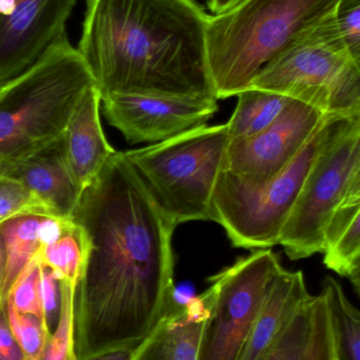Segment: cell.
Listing matches in <instances>:
<instances>
[{"label": "cell", "mask_w": 360, "mask_h": 360, "mask_svg": "<svg viewBox=\"0 0 360 360\" xmlns=\"http://www.w3.org/2000/svg\"><path fill=\"white\" fill-rule=\"evenodd\" d=\"M71 220L86 241L73 300L76 357L135 350L177 304V226L118 151L85 188Z\"/></svg>", "instance_id": "1"}, {"label": "cell", "mask_w": 360, "mask_h": 360, "mask_svg": "<svg viewBox=\"0 0 360 360\" xmlns=\"http://www.w3.org/2000/svg\"><path fill=\"white\" fill-rule=\"evenodd\" d=\"M209 17L194 0H87L76 49L101 99H217L207 61Z\"/></svg>", "instance_id": "2"}, {"label": "cell", "mask_w": 360, "mask_h": 360, "mask_svg": "<svg viewBox=\"0 0 360 360\" xmlns=\"http://www.w3.org/2000/svg\"><path fill=\"white\" fill-rule=\"evenodd\" d=\"M340 0H242L209 17L206 48L216 98L247 90L296 37L335 13Z\"/></svg>", "instance_id": "3"}, {"label": "cell", "mask_w": 360, "mask_h": 360, "mask_svg": "<svg viewBox=\"0 0 360 360\" xmlns=\"http://www.w3.org/2000/svg\"><path fill=\"white\" fill-rule=\"evenodd\" d=\"M93 84L94 78L68 38L0 86V162L61 139L74 108Z\"/></svg>", "instance_id": "4"}, {"label": "cell", "mask_w": 360, "mask_h": 360, "mask_svg": "<svg viewBox=\"0 0 360 360\" xmlns=\"http://www.w3.org/2000/svg\"><path fill=\"white\" fill-rule=\"evenodd\" d=\"M249 89L302 101L328 118L360 116V63L349 52L335 13L271 59Z\"/></svg>", "instance_id": "5"}, {"label": "cell", "mask_w": 360, "mask_h": 360, "mask_svg": "<svg viewBox=\"0 0 360 360\" xmlns=\"http://www.w3.org/2000/svg\"><path fill=\"white\" fill-rule=\"evenodd\" d=\"M230 141L228 124H203L124 153L154 202L178 226L211 220V199Z\"/></svg>", "instance_id": "6"}, {"label": "cell", "mask_w": 360, "mask_h": 360, "mask_svg": "<svg viewBox=\"0 0 360 360\" xmlns=\"http://www.w3.org/2000/svg\"><path fill=\"white\" fill-rule=\"evenodd\" d=\"M330 120L274 179L254 184L228 171L220 173L211 199V221L225 230L232 245L261 250L278 245L304 180L327 139Z\"/></svg>", "instance_id": "7"}, {"label": "cell", "mask_w": 360, "mask_h": 360, "mask_svg": "<svg viewBox=\"0 0 360 360\" xmlns=\"http://www.w3.org/2000/svg\"><path fill=\"white\" fill-rule=\"evenodd\" d=\"M360 191V116L331 118L329 133L278 245L291 260L323 253L325 229L347 197Z\"/></svg>", "instance_id": "8"}, {"label": "cell", "mask_w": 360, "mask_h": 360, "mask_svg": "<svg viewBox=\"0 0 360 360\" xmlns=\"http://www.w3.org/2000/svg\"><path fill=\"white\" fill-rule=\"evenodd\" d=\"M281 268L272 249H261L209 277L215 306L197 360L240 359L268 285Z\"/></svg>", "instance_id": "9"}, {"label": "cell", "mask_w": 360, "mask_h": 360, "mask_svg": "<svg viewBox=\"0 0 360 360\" xmlns=\"http://www.w3.org/2000/svg\"><path fill=\"white\" fill-rule=\"evenodd\" d=\"M78 0H0V86L68 39Z\"/></svg>", "instance_id": "10"}, {"label": "cell", "mask_w": 360, "mask_h": 360, "mask_svg": "<svg viewBox=\"0 0 360 360\" xmlns=\"http://www.w3.org/2000/svg\"><path fill=\"white\" fill-rule=\"evenodd\" d=\"M328 120L316 108L292 99L268 128L249 139L230 141L224 170L254 184L274 179Z\"/></svg>", "instance_id": "11"}, {"label": "cell", "mask_w": 360, "mask_h": 360, "mask_svg": "<svg viewBox=\"0 0 360 360\" xmlns=\"http://www.w3.org/2000/svg\"><path fill=\"white\" fill-rule=\"evenodd\" d=\"M104 115L127 143H161L206 124L217 113L215 98L114 94L101 99Z\"/></svg>", "instance_id": "12"}, {"label": "cell", "mask_w": 360, "mask_h": 360, "mask_svg": "<svg viewBox=\"0 0 360 360\" xmlns=\"http://www.w3.org/2000/svg\"><path fill=\"white\" fill-rule=\"evenodd\" d=\"M0 176L20 182L54 218L71 219L80 196L63 151V136L16 160L0 162Z\"/></svg>", "instance_id": "13"}, {"label": "cell", "mask_w": 360, "mask_h": 360, "mask_svg": "<svg viewBox=\"0 0 360 360\" xmlns=\"http://www.w3.org/2000/svg\"><path fill=\"white\" fill-rule=\"evenodd\" d=\"M101 110V95L93 84L80 97L63 131L66 160L82 192L116 152L104 132Z\"/></svg>", "instance_id": "14"}, {"label": "cell", "mask_w": 360, "mask_h": 360, "mask_svg": "<svg viewBox=\"0 0 360 360\" xmlns=\"http://www.w3.org/2000/svg\"><path fill=\"white\" fill-rule=\"evenodd\" d=\"M311 296L304 273L283 266L268 285L239 360H261Z\"/></svg>", "instance_id": "15"}, {"label": "cell", "mask_w": 360, "mask_h": 360, "mask_svg": "<svg viewBox=\"0 0 360 360\" xmlns=\"http://www.w3.org/2000/svg\"><path fill=\"white\" fill-rule=\"evenodd\" d=\"M70 224L71 219L35 215L20 216L1 224L6 251V273L1 291L4 304L11 288L37 252L58 239Z\"/></svg>", "instance_id": "16"}, {"label": "cell", "mask_w": 360, "mask_h": 360, "mask_svg": "<svg viewBox=\"0 0 360 360\" xmlns=\"http://www.w3.org/2000/svg\"><path fill=\"white\" fill-rule=\"evenodd\" d=\"M323 264L352 283L360 295V191L347 197L323 235Z\"/></svg>", "instance_id": "17"}, {"label": "cell", "mask_w": 360, "mask_h": 360, "mask_svg": "<svg viewBox=\"0 0 360 360\" xmlns=\"http://www.w3.org/2000/svg\"><path fill=\"white\" fill-rule=\"evenodd\" d=\"M215 300V289L211 285L187 302H177L166 317L169 360H197Z\"/></svg>", "instance_id": "18"}, {"label": "cell", "mask_w": 360, "mask_h": 360, "mask_svg": "<svg viewBox=\"0 0 360 360\" xmlns=\"http://www.w3.org/2000/svg\"><path fill=\"white\" fill-rule=\"evenodd\" d=\"M236 109L228 122L230 141L249 139L268 128L293 98L278 93L247 89L239 93Z\"/></svg>", "instance_id": "19"}, {"label": "cell", "mask_w": 360, "mask_h": 360, "mask_svg": "<svg viewBox=\"0 0 360 360\" xmlns=\"http://www.w3.org/2000/svg\"><path fill=\"white\" fill-rule=\"evenodd\" d=\"M329 296L335 331L337 360H360V314L333 277L321 283Z\"/></svg>", "instance_id": "20"}, {"label": "cell", "mask_w": 360, "mask_h": 360, "mask_svg": "<svg viewBox=\"0 0 360 360\" xmlns=\"http://www.w3.org/2000/svg\"><path fill=\"white\" fill-rule=\"evenodd\" d=\"M36 255L59 281L76 288L86 255V241L80 226L72 221L58 239L44 245Z\"/></svg>", "instance_id": "21"}, {"label": "cell", "mask_w": 360, "mask_h": 360, "mask_svg": "<svg viewBox=\"0 0 360 360\" xmlns=\"http://www.w3.org/2000/svg\"><path fill=\"white\" fill-rule=\"evenodd\" d=\"M309 309L310 329L302 360H337L331 306L325 288L321 287L318 295L311 296Z\"/></svg>", "instance_id": "22"}, {"label": "cell", "mask_w": 360, "mask_h": 360, "mask_svg": "<svg viewBox=\"0 0 360 360\" xmlns=\"http://www.w3.org/2000/svg\"><path fill=\"white\" fill-rule=\"evenodd\" d=\"M61 281V306L58 323L49 336L40 360H77L74 346L73 300L75 288Z\"/></svg>", "instance_id": "23"}, {"label": "cell", "mask_w": 360, "mask_h": 360, "mask_svg": "<svg viewBox=\"0 0 360 360\" xmlns=\"http://www.w3.org/2000/svg\"><path fill=\"white\" fill-rule=\"evenodd\" d=\"M40 278L42 264L37 255H35L11 288L6 304H10L16 312L21 314L34 315L44 325Z\"/></svg>", "instance_id": "24"}, {"label": "cell", "mask_w": 360, "mask_h": 360, "mask_svg": "<svg viewBox=\"0 0 360 360\" xmlns=\"http://www.w3.org/2000/svg\"><path fill=\"white\" fill-rule=\"evenodd\" d=\"M311 298V297H310ZM308 302L290 319L272 348L261 360H302L309 329H310V309Z\"/></svg>", "instance_id": "25"}, {"label": "cell", "mask_w": 360, "mask_h": 360, "mask_svg": "<svg viewBox=\"0 0 360 360\" xmlns=\"http://www.w3.org/2000/svg\"><path fill=\"white\" fill-rule=\"evenodd\" d=\"M54 218L46 205L20 182L0 176V226L20 216Z\"/></svg>", "instance_id": "26"}, {"label": "cell", "mask_w": 360, "mask_h": 360, "mask_svg": "<svg viewBox=\"0 0 360 360\" xmlns=\"http://www.w3.org/2000/svg\"><path fill=\"white\" fill-rule=\"evenodd\" d=\"M6 311L11 331L23 353V359L40 360L50 336L42 321L34 315L16 312L8 304H6Z\"/></svg>", "instance_id": "27"}, {"label": "cell", "mask_w": 360, "mask_h": 360, "mask_svg": "<svg viewBox=\"0 0 360 360\" xmlns=\"http://www.w3.org/2000/svg\"><path fill=\"white\" fill-rule=\"evenodd\" d=\"M335 19L349 52L360 63V0H340Z\"/></svg>", "instance_id": "28"}, {"label": "cell", "mask_w": 360, "mask_h": 360, "mask_svg": "<svg viewBox=\"0 0 360 360\" xmlns=\"http://www.w3.org/2000/svg\"><path fill=\"white\" fill-rule=\"evenodd\" d=\"M39 260V259H38ZM42 300L44 311V326L49 333H53L61 314V281L54 273L42 264Z\"/></svg>", "instance_id": "29"}, {"label": "cell", "mask_w": 360, "mask_h": 360, "mask_svg": "<svg viewBox=\"0 0 360 360\" xmlns=\"http://www.w3.org/2000/svg\"><path fill=\"white\" fill-rule=\"evenodd\" d=\"M131 360H169L166 319L135 349Z\"/></svg>", "instance_id": "30"}, {"label": "cell", "mask_w": 360, "mask_h": 360, "mask_svg": "<svg viewBox=\"0 0 360 360\" xmlns=\"http://www.w3.org/2000/svg\"><path fill=\"white\" fill-rule=\"evenodd\" d=\"M0 360H25L11 331L6 306H0Z\"/></svg>", "instance_id": "31"}, {"label": "cell", "mask_w": 360, "mask_h": 360, "mask_svg": "<svg viewBox=\"0 0 360 360\" xmlns=\"http://www.w3.org/2000/svg\"><path fill=\"white\" fill-rule=\"evenodd\" d=\"M241 1L242 0H206V4L207 8L215 16L228 12Z\"/></svg>", "instance_id": "32"}, {"label": "cell", "mask_w": 360, "mask_h": 360, "mask_svg": "<svg viewBox=\"0 0 360 360\" xmlns=\"http://www.w3.org/2000/svg\"><path fill=\"white\" fill-rule=\"evenodd\" d=\"M4 273H6V251H4V237H2L1 228H0V306H6V304H4L1 300V291L2 285H4Z\"/></svg>", "instance_id": "33"}, {"label": "cell", "mask_w": 360, "mask_h": 360, "mask_svg": "<svg viewBox=\"0 0 360 360\" xmlns=\"http://www.w3.org/2000/svg\"><path fill=\"white\" fill-rule=\"evenodd\" d=\"M133 351H118V352L108 353V354L101 355V356L94 357L88 360H131Z\"/></svg>", "instance_id": "34"}]
</instances>
